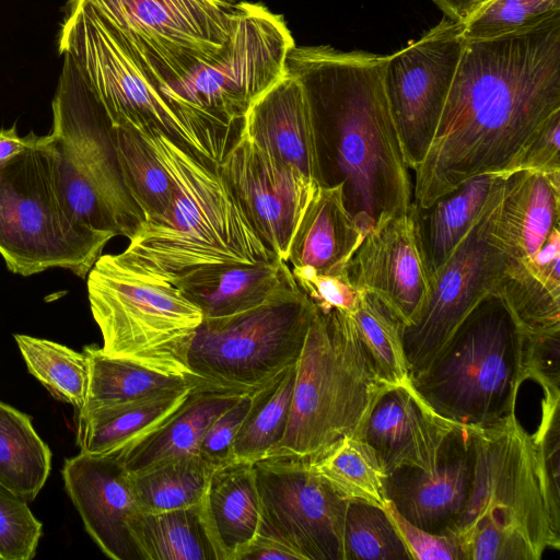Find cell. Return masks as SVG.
<instances>
[{
	"mask_svg": "<svg viewBox=\"0 0 560 560\" xmlns=\"http://www.w3.org/2000/svg\"><path fill=\"white\" fill-rule=\"evenodd\" d=\"M560 15V0H489L464 22L467 40L488 39L534 27Z\"/></svg>",
	"mask_w": 560,
	"mask_h": 560,
	"instance_id": "obj_42",
	"label": "cell"
},
{
	"mask_svg": "<svg viewBox=\"0 0 560 560\" xmlns=\"http://www.w3.org/2000/svg\"><path fill=\"white\" fill-rule=\"evenodd\" d=\"M65 489L85 530L104 555L114 560L139 559L128 532L138 504L128 471L115 455L79 453L65 460Z\"/></svg>",
	"mask_w": 560,
	"mask_h": 560,
	"instance_id": "obj_21",
	"label": "cell"
},
{
	"mask_svg": "<svg viewBox=\"0 0 560 560\" xmlns=\"http://www.w3.org/2000/svg\"><path fill=\"white\" fill-rule=\"evenodd\" d=\"M254 468L261 505L258 533L282 541L301 560H343L348 501L307 464L271 456Z\"/></svg>",
	"mask_w": 560,
	"mask_h": 560,
	"instance_id": "obj_15",
	"label": "cell"
},
{
	"mask_svg": "<svg viewBox=\"0 0 560 560\" xmlns=\"http://www.w3.org/2000/svg\"><path fill=\"white\" fill-rule=\"evenodd\" d=\"M112 136L122 182L144 221L164 215L174 195L171 175L138 131L112 126Z\"/></svg>",
	"mask_w": 560,
	"mask_h": 560,
	"instance_id": "obj_35",
	"label": "cell"
},
{
	"mask_svg": "<svg viewBox=\"0 0 560 560\" xmlns=\"http://www.w3.org/2000/svg\"><path fill=\"white\" fill-rule=\"evenodd\" d=\"M42 533L27 501L0 485V560L33 559Z\"/></svg>",
	"mask_w": 560,
	"mask_h": 560,
	"instance_id": "obj_44",
	"label": "cell"
},
{
	"mask_svg": "<svg viewBox=\"0 0 560 560\" xmlns=\"http://www.w3.org/2000/svg\"><path fill=\"white\" fill-rule=\"evenodd\" d=\"M560 172L506 174L497 212V232L513 259L530 260L559 228Z\"/></svg>",
	"mask_w": 560,
	"mask_h": 560,
	"instance_id": "obj_25",
	"label": "cell"
},
{
	"mask_svg": "<svg viewBox=\"0 0 560 560\" xmlns=\"http://www.w3.org/2000/svg\"><path fill=\"white\" fill-rule=\"evenodd\" d=\"M51 469V451L31 417L0 400V485L33 501Z\"/></svg>",
	"mask_w": 560,
	"mask_h": 560,
	"instance_id": "obj_31",
	"label": "cell"
},
{
	"mask_svg": "<svg viewBox=\"0 0 560 560\" xmlns=\"http://www.w3.org/2000/svg\"><path fill=\"white\" fill-rule=\"evenodd\" d=\"M487 1H489V0H483V1H482V3L487 2ZM482 3H481V4H482ZM481 4H480V5H481ZM480 5H479V7H480ZM479 7H478V8H479Z\"/></svg>",
	"mask_w": 560,
	"mask_h": 560,
	"instance_id": "obj_55",
	"label": "cell"
},
{
	"mask_svg": "<svg viewBox=\"0 0 560 560\" xmlns=\"http://www.w3.org/2000/svg\"><path fill=\"white\" fill-rule=\"evenodd\" d=\"M384 383L350 314L316 312L296 363L288 427L267 456L315 463L339 440L358 435Z\"/></svg>",
	"mask_w": 560,
	"mask_h": 560,
	"instance_id": "obj_4",
	"label": "cell"
},
{
	"mask_svg": "<svg viewBox=\"0 0 560 560\" xmlns=\"http://www.w3.org/2000/svg\"><path fill=\"white\" fill-rule=\"evenodd\" d=\"M197 385L78 413L77 444L80 452L108 456L137 444L173 418Z\"/></svg>",
	"mask_w": 560,
	"mask_h": 560,
	"instance_id": "obj_27",
	"label": "cell"
},
{
	"mask_svg": "<svg viewBox=\"0 0 560 560\" xmlns=\"http://www.w3.org/2000/svg\"><path fill=\"white\" fill-rule=\"evenodd\" d=\"M44 143L55 189L67 214L108 240L120 235L110 211L63 141L50 132L44 136Z\"/></svg>",
	"mask_w": 560,
	"mask_h": 560,
	"instance_id": "obj_37",
	"label": "cell"
},
{
	"mask_svg": "<svg viewBox=\"0 0 560 560\" xmlns=\"http://www.w3.org/2000/svg\"><path fill=\"white\" fill-rule=\"evenodd\" d=\"M158 91L230 48L235 10L215 0H84Z\"/></svg>",
	"mask_w": 560,
	"mask_h": 560,
	"instance_id": "obj_10",
	"label": "cell"
},
{
	"mask_svg": "<svg viewBox=\"0 0 560 560\" xmlns=\"http://www.w3.org/2000/svg\"><path fill=\"white\" fill-rule=\"evenodd\" d=\"M504 179L477 223L430 276L422 308L413 323L404 327L410 377L430 364L468 314L492 294L512 258L495 228Z\"/></svg>",
	"mask_w": 560,
	"mask_h": 560,
	"instance_id": "obj_13",
	"label": "cell"
},
{
	"mask_svg": "<svg viewBox=\"0 0 560 560\" xmlns=\"http://www.w3.org/2000/svg\"><path fill=\"white\" fill-rule=\"evenodd\" d=\"M540 411L533 438L551 501L560 509V398L544 397Z\"/></svg>",
	"mask_w": 560,
	"mask_h": 560,
	"instance_id": "obj_47",
	"label": "cell"
},
{
	"mask_svg": "<svg viewBox=\"0 0 560 560\" xmlns=\"http://www.w3.org/2000/svg\"><path fill=\"white\" fill-rule=\"evenodd\" d=\"M174 182L166 213L144 221L116 259L174 282L217 265L269 261L277 256L258 236L219 164L195 154L159 129L140 133Z\"/></svg>",
	"mask_w": 560,
	"mask_h": 560,
	"instance_id": "obj_3",
	"label": "cell"
},
{
	"mask_svg": "<svg viewBox=\"0 0 560 560\" xmlns=\"http://www.w3.org/2000/svg\"><path fill=\"white\" fill-rule=\"evenodd\" d=\"M351 315L380 378L387 385L411 380L404 349L405 324L395 310L371 291H361Z\"/></svg>",
	"mask_w": 560,
	"mask_h": 560,
	"instance_id": "obj_40",
	"label": "cell"
},
{
	"mask_svg": "<svg viewBox=\"0 0 560 560\" xmlns=\"http://www.w3.org/2000/svg\"><path fill=\"white\" fill-rule=\"evenodd\" d=\"M58 49L72 59L113 127L159 129L203 159L192 135L84 0H69Z\"/></svg>",
	"mask_w": 560,
	"mask_h": 560,
	"instance_id": "obj_12",
	"label": "cell"
},
{
	"mask_svg": "<svg viewBox=\"0 0 560 560\" xmlns=\"http://www.w3.org/2000/svg\"><path fill=\"white\" fill-rule=\"evenodd\" d=\"M492 295L504 304L524 335L560 330V285L511 258Z\"/></svg>",
	"mask_w": 560,
	"mask_h": 560,
	"instance_id": "obj_38",
	"label": "cell"
},
{
	"mask_svg": "<svg viewBox=\"0 0 560 560\" xmlns=\"http://www.w3.org/2000/svg\"><path fill=\"white\" fill-rule=\"evenodd\" d=\"M469 428L475 452L472 488L455 532L493 515L518 529L540 556L547 548L558 550L560 509L551 501L533 434L515 411Z\"/></svg>",
	"mask_w": 560,
	"mask_h": 560,
	"instance_id": "obj_11",
	"label": "cell"
},
{
	"mask_svg": "<svg viewBox=\"0 0 560 560\" xmlns=\"http://www.w3.org/2000/svg\"><path fill=\"white\" fill-rule=\"evenodd\" d=\"M241 132L323 186L316 131L300 81L285 74L247 110Z\"/></svg>",
	"mask_w": 560,
	"mask_h": 560,
	"instance_id": "obj_22",
	"label": "cell"
},
{
	"mask_svg": "<svg viewBox=\"0 0 560 560\" xmlns=\"http://www.w3.org/2000/svg\"><path fill=\"white\" fill-rule=\"evenodd\" d=\"M464 560H539L541 556L515 527L483 515L454 532Z\"/></svg>",
	"mask_w": 560,
	"mask_h": 560,
	"instance_id": "obj_43",
	"label": "cell"
},
{
	"mask_svg": "<svg viewBox=\"0 0 560 560\" xmlns=\"http://www.w3.org/2000/svg\"><path fill=\"white\" fill-rule=\"evenodd\" d=\"M128 532L139 559L217 560L200 506L164 512H138Z\"/></svg>",
	"mask_w": 560,
	"mask_h": 560,
	"instance_id": "obj_30",
	"label": "cell"
},
{
	"mask_svg": "<svg viewBox=\"0 0 560 560\" xmlns=\"http://www.w3.org/2000/svg\"><path fill=\"white\" fill-rule=\"evenodd\" d=\"M215 1L225 7H233L237 3L236 0H215Z\"/></svg>",
	"mask_w": 560,
	"mask_h": 560,
	"instance_id": "obj_54",
	"label": "cell"
},
{
	"mask_svg": "<svg viewBox=\"0 0 560 560\" xmlns=\"http://www.w3.org/2000/svg\"><path fill=\"white\" fill-rule=\"evenodd\" d=\"M523 373L544 397L560 398V330L524 335Z\"/></svg>",
	"mask_w": 560,
	"mask_h": 560,
	"instance_id": "obj_46",
	"label": "cell"
},
{
	"mask_svg": "<svg viewBox=\"0 0 560 560\" xmlns=\"http://www.w3.org/2000/svg\"><path fill=\"white\" fill-rule=\"evenodd\" d=\"M388 515L404 539L412 560H464L455 534H433L411 524L387 502Z\"/></svg>",
	"mask_w": 560,
	"mask_h": 560,
	"instance_id": "obj_49",
	"label": "cell"
},
{
	"mask_svg": "<svg viewBox=\"0 0 560 560\" xmlns=\"http://www.w3.org/2000/svg\"><path fill=\"white\" fill-rule=\"evenodd\" d=\"M199 506L217 560H240L261 521L254 463L232 460L213 467Z\"/></svg>",
	"mask_w": 560,
	"mask_h": 560,
	"instance_id": "obj_24",
	"label": "cell"
},
{
	"mask_svg": "<svg viewBox=\"0 0 560 560\" xmlns=\"http://www.w3.org/2000/svg\"><path fill=\"white\" fill-rule=\"evenodd\" d=\"M475 452L468 425H458L431 470L398 468L385 478L387 501L408 522L433 534H453L467 508Z\"/></svg>",
	"mask_w": 560,
	"mask_h": 560,
	"instance_id": "obj_18",
	"label": "cell"
},
{
	"mask_svg": "<svg viewBox=\"0 0 560 560\" xmlns=\"http://www.w3.org/2000/svg\"><path fill=\"white\" fill-rule=\"evenodd\" d=\"M212 468L200 456H185L128 474L140 511L155 513L198 505Z\"/></svg>",
	"mask_w": 560,
	"mask_h": 560,
	"instance_id": "obj_36",
	"label": "cell"
},
{
	"mask_svg": "<svg viewBox=\"0 0 560 560\" xmlns=\"http://www.w3.org/2000/svg\"><path fill=\"white\" fill-rule=\"evenodd\" d=\"M365 235L346 207L342 184L319 186L295 233L288 264L320 273L343 272Z\"/></svg>",
	"mask_w": 560,
	"mask_h": 560,
	"instance_id": "obj_26",
	"label": "cell"
},
{
	"mask_svg": "<svg viewBox=\"0 0 560 560\" xmlns=\"http://www.w3.org/2000/svg\"><path fill=\"white\" fill-rule=\"evenodd\" d=\"M14 339L28 372L52 397L72 405L77 413L81 412L86 402L90 380V362L85 352L27 335H14Z\"/></svg>",
	"mask_w": 560,
	"mask_h": 560,
	"instance_id": "obj_39",
	"label": "cell"
},
{
	"mask_svg": "<svg viewBox=\"0 0 560 560\" xmlns=\"http://www.w3.org/2000/svg\"><path fill=\"white\" fill-rule=\"evenodd\" d=\"M347 273L360 291L388 303L405 326L413 323L430 287V273L410 210L381 219L350 259Z\"/></svg>",
	"mask_w": 560,
	"mask_h": 560,
	"instance_id": "obj_19",
	"label": "cell"
},
{
	"mask_svg": "<svg viewBox=\"0 0 560 560\" xmlns=\"http://www.w3.org/2000/svg\"><path fill=\"white\" fill-rule=\"evenodd\" d=\"M172 283L200 308L203 318L243 313L299 287L291 267L278 257L258 264L201 268Z\"/></svg>",
	"mask_w": 560,
	"mask_h": 560,
	"instance_id": "obj_23",
	"label": "cell"
},
{
	"mask_svg": "<svg viewBox=\"0 0 560 560\" xmlns=\"http://www.w3.org/2000/svg\"><path fill=\"white\" fill-rule=\"evenodd\" d=\"M506 174L471 177L427 208L411 203L417 234L430 276L453 254L477 223Z\"/></svg>",
	"mask_w": 560,
	"mask_h": 560,
	"instance_id": "obj_28",
	"label": "cell"
},
{
	"mask_svg": "<svg viewBox=\"0 0 560 560\" xmlns=\"http://www.w3.org/2000/svg\"><path fill=\"white\" fill-rule=\"evenodd\" d=\"M88 296L105 354L196 382L187 358L203 315L174 283L106 254L88 273Z\"/></svg>",
	"mask_w": 560,
	"mask_h": 560,
	"instance_id": "obj_7",
	"label": "cell"
},
{
	"mask_svg": "<svg viewBox=\"0 0 560 560\" xmlns=\"http://www.w3.org/2000/svg\"><path fill=\"white\" fill-rule=\"evenodd\" d=\"M296 364L253 392L250 407L234 443V460L267 457L284 436L295 384Z\"/></svg>",
	"mask_w": 560,
	"mask_h": 560,
	"instance_id": "obj_33",
	"label": "cell"
},
{
	"mask_svg": "<svg viewBox=\"0 0 560 560\" xmlns=\"http://www.w3.org/2000/svg\"><path fill=\"white\" fill-rule=\"evenodd\" d=\"M458 425L440 416L409 380L381 393L358 435L373 448L388 475L402 467L433 469Z\"/></svg>",
	"mask_w": 560,
	"mask_h": 560,
	"instance_id": "obj_20",
	"label": "cell"
},
{
	"mask_svg": "<svg viewBox=\"0 0 560 560\" xmlns=\"http://www.w3.org/2000/svg\"><path fill=\"white\" fill-rule=\"evenodd\" d=\"M464 42L462 22L443 16L420 38L388 55L384 90L406 163L413 172L434 138Z\"/></svg>",
	"mask_w": 560,
	"mask_h": 560,
	"instance_id": "obj_14",
	"label": "cell"
},
{
	"mask_svg": "<svg viewBox=\"0 0 560 560\" xmlns=\"http://www.w3.org/2000/svg\"><path fill=\"white\" fill-rule=\"evenodd\" d=\"M240 560H301L299 555L282 541L258 533Z\"/></svg>",
	"mask_w": 560,
	"mask_h": 560,
	"instance_id": "obj_51",
	"label": "cell"
},
{
	"mask_svg": "<svg viewBox=\"0 0 560 560\" xmlns=\"http://www.w3.org/2000/svg\"><path fill=\"white\" fill-rule=\"evenodd\" d=\"M317 312L296 287L228 317L203 318L188 351L197 383L254 392L298 363Z\"/></svg>",
	"mask_w": 560,
	"mask_h": 560,
	"instance_id": "obj_9",
	"label": "cell"
},
{
	"mask_svg": "<svg viewBox=\"0 0 560 560\" xmlns=\"http://www.w3.org/2000/svg\"><path fill=\"white\" fill-rule=\"evenodd\" d=\"M310 466L347 501L382 508L388 502L386 474L373 448L359 435L342 438Z\"/></svg>",
	"mask_w": 560,
	"mask_h": 560,
	"instance_id": "obj_34",
	"label": "cell"
},
{
	"mask_svg": "<svg viewBox=\"0 0 560 560\" xmlns=\"http://www.w3.org/2000/svg\"><path fill=\"white\" fill-rule=\"evenodd\" d=\"M483 0H432L444 16L464 22Z\"/></svg>",
	"mask_w": 560,
	"mask_h": 560,
	"instance_id": "obj_53",
	"label": "cell"
},
{
	"mask_svg": "<svg viewBox=\"0 0 560 560\" xmlns=\"http://www.w3.org/2000/svg\"><path fill=\"white\" fill-rule=\"evenodd\" d=\"M249 392L198 384L166 423L115 456L129 474L185 456H199L202 438L214 419Z\"/></svg>",
	"mask_w": 560,
	"mask_h": 560,
	"instance_id": "obj_29",
	"label": "cell"
},
{
	"mask_svg": "<svg viewBox=\"0 0 560 560\" xmlns=\"http://www.w3.org/2000/svg\"><path fill=\"white\" fill-rule=\"evenodd\" d=\"M291 270L300 289L320 313L338 310L352 315L357 310L362 292L353 285L347 270L320 273L307 266L291 267Z\"/></svg>",
	"mask_w": 560,
	"mask_h": 560,
	"instance_id": "obj_45",
	"label": "cell"
},
{
	"mask_svg": "<svg viewBox=\"0 0 560 560\" xmlns=\"http://www.w3.org/2000/svg\"><path fill=\"white\" fill-rule=\"evenodd\" d=\"M62 56V70L51 104V132L63 141L94 185L114 217L120 235L130 240L145 219L122 182L112 124L72 59L67 54Z\"/></svg>",
	"mask_w": 560,
	"mask_h": 560,
	"instance_id": "obj_17",
	"label": "cell"
},
{
	"mask_svg": "<svg viewBox=\"0 0 560 560\" xmlns=\"http://www.w3.org/2000/svg\"><path fill=\"white\" fill-rule=\"evenodd\" d=\"M108 241L63 210L44 136L0 166V255L9 270L27 277L58 267L85 278Z\"/></svg>",
	"mask_w": 560,
	"mask_h": 560,
	"instance_id": "obj_8",
	"label": "cell"
},
{
	"mask_svg": "<svg viewBox=\"0 0 560 560\" xmlns=\"http://www.w3.org/2000/svg\"><path fill=\"white\" fill-rule=\"evenodd\" d=\"M560 113L555 114L526 148L515 171L560 172Z\"/></svg>",
	"mask_w": 560,
	"mask_h": 560,
	"instance_id": "obj_50",
	"label": "cell"
},
{
	"mask_svg": "<svg viewBox=\"0 0 560 560\" xmlns=\"http://www.w3.org/2000/svg\"><path fill=\"white\" fill-rule=\"evenodd\" d=\"M38 136L31 132L26 137H20L15 127L0 130V166L32 147Z\"/></svg>",
	"mask_w": 560,
	"mask_h": 560,
	"instance_id": "obj_52",
	"label": "cell"
},
{
	"mask_svg": "<svg viewBox=\"0 0 560 560\" xmlns=\"http://www.w3.org/2000/svg\"><path fill=\"white\" fill-rule=\"evenodd\" d=\"M219 167L258 236L288 262L295 233L322 185L241 131Z\"/></svg>",
	"mask_w": 560,
	"mask_h": 560,
	"instance_id": "obj_16",
	"label": "cell"
},
{
	"mask_svg": "<svg viewBox=\"0 0 560 560\" xmlns=\"http://www.w3.org/2000/svg\"><path fill=\"white\" fill-rule=\"evenodd\" d=\"M343 560H412L386 508L348 501L342 536Z\"/></svg>",
	"mask_w": 560,
	"mask_h": 560,
	"instance_id": "obj_41",
	"label": "cell"
},
{
	"mask_svg": "<svg viewBox=\"0 0 560 560\" xmlns=\"http://www.w3.org/2000/svg\"><path fill=\"white\" fill-rule=\"evenodd\" d=\"M253 392L244 394L220 413L206 431L200 443L199 456L211 467L234 460L235 439L250 407Z\"/></svg>",
	"mask_w": 560,
	"mask_h": 560,
	"instance_id": "obj_48",
	"label": "cell"
},
{
	"mask_svg": "<svg viewBox=\"0 0 560 560\" xmlns=\"http://www.w3.org/2000/svg\"><path fill=\"white\" fill-rule=\"evenodd\" d=\"M560 113V15L488 39H465L434 138L415 171L427 208L467 179L514 172Z\"/></svg>",
	"mask_w": 560,
	"mask_h": 560,
	"instance_id": "obj_1",
	"label": "cell"
},
{
	"mask_svg": "<svg viewBox=\"0 0 560 560\" xmlns=\"http://www.w3.org/2000/svg\"><path fill=\"white\" fill-rule=\"evenodd\" d=\"M83 352L90 362V380L88 398L82 411L172 393L188 385L199 384L155 372L128 360L109 357L95 345L85 346Z\"/></svg>",
	"mask_w": 560,
	"mask_h": 560,
	"instance_id": "obj_32",
	"label": "cell"
},
{
	"mask_svg": "<svg viewBox=\"0 0 560 560\" xmlns=\"http://www.w3.org/2000/svg\"><path fill=\"white\" fill-rule=\"evenodd\" d=\"M523 350L522 331L501 300L490 294L411 382L443 418L485 425L515 411L526 381Z\"/></svg>",
	"mask_w": 560,
	"mask_h": 560,
	"instance_id": "obj_6",
	"label": "cell"
},
{
	"mask_svg": "<svg viewBox=\"0 0 560 560\" xmlns=\"http://www.w3.org/2000/svg\"><path fill=\"white\" fill-rule=\"evenodd\" d=\"M228 52L159 92L200 147L219 164L252 104L285 74L295 46L283 18L260 3L237 2Z\"/></svg>",
	"mask_w": 560,
	"mask_h": 560,
	"instance_id": "obj_5",
	"label": "cell"
},
{
	"mask_svg": "<svg viewBox=\"0 0 560 560\" xmlns=\"http://www.w3.org/2000/svg\"><path fill=\"white\" fill-rule=\"evenodd\" d=\"M387 59L316 45L294 46L285 60L311 107L323 186L342 184L346 207L366 234L412 203L409 167L383 84Z\"/></svg>",
	"mask_w": 560,
	"mask_h": 560,
	"instance_id": "obj_2",
	"label": "cell"
}]
</instances>
